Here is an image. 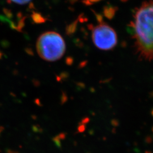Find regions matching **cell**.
I'll list each match as a JSON object with an SVG mask.
<instances>
[{"mask_svg": "<svg viewBox=\"0 0 153 153\" xmlns=\"http://www.w3.org/2000/svg\"><path fill=\"white\" fill-rule=\"evenodd\" d=\"M92 39L95 45L104 51L113 49L117 43L116 31L105 23H101L94 28Z\"/></svg>", "mask_w": 153, "mask_h": 153, "instance_id": "3", "label": "cell"}, {"mask_svg": "<svg viewBox=\"0 0 153 153\" xmlns=\"http://www.w3.org/2000/svg\"><path fill=\"white\" fill-rule=\"evenodd\" d=\"M10 1L19 5H25L30 2L31 0H10Z\"/></svg>", "mask_w": 153, "mask_h": 153, "instance_id": "4", "label": "cell"}, {"mask_svg": "<svg viewBox=\"0 0 153 153\" xmlns=\"http://www.w3.org/2000/svg\"><path fill=\"white\" fill-rule=\"evenodd\" d=\"M153 3L145 2L136 12L133 28L135 47L144 60L153 59Z\"/></svg>", "mask_w": 153, "mask_h": 153, "instance_id": "1", "label": "cell"}, {"mask_svg": "<svg viewBox=\"0 0 153 153\" xmlns=\"http://www.w3.org/2000/svg\"><path fill=\"white\" fill-rule=\"evenodd\" d=\"M39 56L44 60L55 61L60 59L66 51L65 41L58 33L48 31L42 34L36 42Z\"/></svg>", "mask_w": 153, "mask_h": 153, "instance_id": "2", "label": "cell"}]
</instances>
